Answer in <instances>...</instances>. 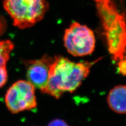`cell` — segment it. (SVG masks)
<instances>
[{
	"label": "cell",
	"mask_w": 126,
	"mask_h": 126,
	"mask_svg": "<svg viewBox=\"0 0 126 126\" xmlns=\"http://www.w3.org/2000/svg\"><path fill=\"white\" fill-rule=\"evenodd\" d=\"M101 59L75 63L62 56H55L49 67L48 81L42 92L56 99L65 93H73L88 76L92 67Z\"/></svg>",
	"instance_id": "1"
},
{
	"label": "cell",
	"mask_w": 126,
	"mask_h": 126,
	"mask_svg": "<svg viewBox=\"0 0 126 126\" xmlns=\"http://www.w3.org/2000/svg\"><path fill=\"white\" fill-rule=\"evenodd\" d=\"M114 62L126 59V14L115 0H93Z\"/></svg>",
	"instance_id": "2"
},
{
	"label": "cell",
	"mask_w": 126,
	"mask_h": 126,
	"mask_svg": "<svg viewBox=\"0 0 126 126\" xmlns=\"http://www.w3.org/2000/svg\"><path fill=\"white\" fill-rule=\"evenodd\" d=\"M3 5L13 25L22 30L42 20L49 9L47 0H3Z\"/></svg>",
	"instance_id": "3"
},
{
	"label": "cell",
	"mask_w": 126,
	"mask_h": 126,
	"mask_svg": "<svg viewBox=\"0 0 126 126\" xmlns=\"http://www.w3.org/2000/svg\"><path fill=\"white\" fill-rule=\"evenodd\" d=\"M63 41L67 52L75 57L92 54L95 48L94 32L88 26L76 22L72 23L65 30Z\"/></svg>",
	"instance_id": "4"
},
{
	"label": "cell",
	"mask_w": 126,
	"mask_h": 126,
	"mask_svg": "<svg viewBox=\"0 0 126 126\" xmlns=\"http://www.w3.org/2000/svg\"><path fill=\"white\" fill-rule=\"evenodd\" d=\"M34 86L28 81L15 82L7 90L5 101L7 107L13 113L35 108L37 106Z\"/></svg>",
	"instance_id": "5"
},
{
	"label": "cell",
	"mask_w": 126,
	"mask_h": 126,
	"mask_svg": "<svg viewBox=\"0 0 126 126\" xmlns=\"http://www.w3.org/2000/svg\"><path fill=\"white\" fill-rule=\"evenodd\" d=\"M54 58L47 55L35 60L25 61L27 78L35 88L42 90L45 88L48 79L49 70Z\"/></svg>",
	"instance_id": "6"
},
{
	"label": "cell",
	"mask_w": 126,
	"mask_h": 126,
	"mask_svg": "<svg viewBox=\"0 0 126 126\" xmlns=\"http://www.w3.org/2000/svg\"><path fill=\"white\" fill-rule=\"evenodd\" d=\"M109 108L119 114L126 113V85H118L110 90L107 96Z\"/></svg>",
	"instance_id": "7"
},
{
	"label": "cell",
	"mask_w": 126,
	"mask_h": 126,
	"mask_svg": "<svg viewBox=\"0 0 126 126\" xmlns=\"http://www.w3.org/2000/svg\"><path fill=\"white\" fill-rule=\"evenodd\" d=\"M13 48L14 44L12 41L0 40V66H6Z\"/></svg>",
	"instance_id": "8"
},
{
	"label": "cell",
	"mask_w": 126,
	"mask_h": 126,
	"mask_svg": "<svg viewBox=\"0 0 126 126\" xmlns=\"http://www.w3.org/2000/svg\"><path fill=\"white\" fill-rule=\"evenodd\" d=\"M7 77L6 66H0V88L2 87L6 84Z\"/></svg>",
	"instance_id": "9"
},
{
	"label": "cell",
	"mask_w": 126,
	"mask_h": 126,
	"mask_svg": "<svg viewBox=\"0 0 126 126\" xmlns=\"http://www.w3.org/2000/svg\"><path fill=\"white\" fill-rule=\"evenodd\" d=\"M47 126H69L66 122L62 119H56L50 121Z\"/></svg>",
	"instance_id": "10"
}]
</instances>
